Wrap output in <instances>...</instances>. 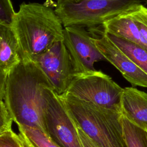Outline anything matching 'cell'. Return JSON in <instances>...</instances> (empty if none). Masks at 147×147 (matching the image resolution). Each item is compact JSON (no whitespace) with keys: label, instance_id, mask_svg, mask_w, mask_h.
Returning <instances> with one entry per match:
<instances>
[{"label":"cell","instance_id":"18","mask_svg":"<svg viewBox=\"0 0 147 147\" xmlns=\"http://www.w3.org/2000/svg\"><path fill=\"white\" fill-rule=\"evenodd\" d=\"M15 13L10 0H0V24L10 25Z\"/></svg>","mask_w":147,"mask_h":147},{"label":"cell","instance_id":"7","mask_svg":"<svg viewBox=\"0 0 147 147\" xmlns=\"http://www.w3.org/2000/svg\"><path fill=\"white\" fill-rule=\"evenodd\" d=\"M45 74L55 91L63 95L77 74L71 55L63 41L55 43L32 59Z\"/></svg>","mask_w":147,"mask_h":147},{"label":"cell","instance_id":"6","mask_svg":"<svg viewBox=\"0 0 147 147\" xmlns=\"http://www.w3.org/2000/svg\"><path fill=\"white\" fill-rule=\"evenodd\" d=\"M43 95L44 120L49 137L60 147H83L64 98L51 87L44 89Z\"/></svg>","mask_w":147,"mask_h":147},{"label":"cell","instance_id":"14","mask_svg":"<svg viewBox=\"0 0 147 147\" xmlns=\"http://www.w3.org/2000/svg\"><path fill=\"white\" fill-rule=\"evenodd\" d=\"M122 122L127 147H147V129L134 123L123 115Z\"/></svg>","mask_w":147,"mask_h":147},{"label":"cell","instance_id":"21","mask_svg":"<svg viewBox=\"0 0 147 147\" xmlns=\"http://www.w3.org/2000/svg\"><path fill=\"white\" fill-rule=\"evenodd\" d=\"M71 1H72V0H71Z\"/></svg>","mask_w":147,"mask_h":147},{"label":"cell","instance_id":"11","mask_svg":"<svg viewBox=\"0 0 147 147\" xmlns=\"http://www.w3.org/2000/svg\"><path fill=\"white\" fill-rule=\"evenodd\" d=\"M121 112L130 121L147 129V92L133 87L124 88Z\"/></svg>","mask_w":147,"mask_h":147},{"label":"cell","instance_id":"12","mask_svg":"<svg viewBox=\"0 0 147 147\" xmlns=\"http://www.w3.org/2000/svg\"><path fill=\"white\" fill-rule=\"evenodd\" d=\"M106 36L127 56L138 67L147 74V50L130 41L103 32Z\"/></svg>","mask_w":147,"mask_h":147},{"label":"cell","instance_id":"13","mask_svg":"<svg viewBox=\"0 0 147 147\" xmlns=\"http://www.w3.org/2000/svg\"><path fill=\"white\" fill-rule=\"evenodd\" d=\"M17 126L18 134L26 147H60L48 134L36 127L21 124Z\"/></svg>","mask_w":147,"mask_h":147},{"label":"cell","instance_id":"4","mask_svg":"<svg viewBox=\"0 0 147 147\" xmlns=\"http://www.w3.org/2000/svg\"><path fill=\"white\" fill-rule=\"evenodd\" d=\"M141 0H57L55 11L64 27L92 28L141 4Z\"/></svg>","mask_w":147,"mask_h":147},{"label":"cell","instance_id":"3","mask_svg":"<svg viewBox=\"0 0 147 147\" xmlns=\"http://www.w3.org/2000/svg\"><path fill=\"white\" fill-rule=\"evenodd\" d=\"M76 124L98 147H127L121 111L61 95Z\"/></svg>","mask_w":147,"mask_h":147},{"label":"cell","instance_id":"19","mask_svg":"<svg viewBox=\"0 0 147 147\" xmlns=\"http://www.w3.org/2000/svg\"><path fill=\"white\" fill-rule=\"evenodd\" d=\"M79 135L83 147H98V146L77 125Z\"/></svg>","mask_w":147,"mask_h":147},{"label":"cell","instance_id":"15","mask_svg":"<svg viewBox=\"0 0 147 147\" xmlns=\"http://www.w3.org/2000/svg\"><path fill=\"white\" fill-rule=\"evenodd\" d=\"M129 13L136 25L137 44L147 50V7L140 4L130 10Z\"/></svg>","mask_w":147,"mask_h":147},{"label":"cell","instance_id":"1","mask_svg":"<svg viewBox=\"0 0 147 147\" xmlns=\"http://www.w3.org/2000/svg\"><path fill=\"white\" fill-rule=\"evenodd\" d=\"M47 87H53L33 60L22 59L10 72L5 86L0 88V99L16 125L36 127L48 134L44 120L43 91Z\"/></svg>","mask_w":147,"mask_h":147},{"label":"cell","instance_id":"16","mask_svg":"<svg viewBox=\"0 0 147 147\" xmlns=\"http://www.w3.org/2000/svg\"><path fill=\"white\" fill-rule=\"evenodd\" d=\"M0 147H26L21 138L13 129L0 133Z\"/></svg>","mask_w":147,"mask_h":147},{"label":"cell","instance_id":"2","mask_svg":"<svg viewBox=\"0 0 147 147\" xmlns=\"http://www.w3.org/2000/svg\"><path fill=\"white\" fill-rule=\"evenodd\" d=\"M10 26L22 59L32 60L64 40V26L60 18L55 10L44 4L22 3Z\"/></svg>","mask_w":147,"mask_h":147},{"label":"cell","instance_id":"17","mask_svg":"<svg viewBox=\"0 0 147 147\" xmlns=\"http://www.w3.org/2000/svg\"><path fill=\"white\" fill-rule=\"evenodd\" d=\"M14 122L12 116L5 102L1 100L0 103V133L12 129Z\"/></svg>","mask_w":147,"mask_h":147},{"label":"cell","instance_id":"10","mask_svg":"<svg viewBox=\"0 0 147 147\" xmlns=\"http://www.w3.org/2000/svg\"><path fill=\"white\" fill-rule=\"evenodd\" d=\"M22 60L18 42L10 25L0 24V85Z\"/></svg>","mask_w":147,"mask_h":147},{"label":"cell","instance_id":"8","mask_svg":"<svg viewBox=\"0 0 147 147\" xmlns=\"http://www.w3.org/2000/svg\"><path fill=\"white\" fill-rule=\"evenodd\" d=\"M63 42L71 55L77 74L95 71V62L106 60L84 27H64Z\"/></svg>","mask_w":147,"mask_h":147},{"label":"cell","instance_id":"5","mask_svg":"<svg viewBox=\"0 0 147 147\" xmlns=\"http://www.w3.org/2000/svg\"><path fill=\"white\" fill-rule=\"evenodd\" d=\"M123 88L100 71L78 73L62 95L91 102L109 109L121 111Z\"/></svg>","mask_w":147,"mask_h":147},{"label":"cell","instance_id":"20","mask_svg":"<svg viewBox=\"0 0 147 147\" xmlns=\"http://www.w3.org/2000/svg\"><path fill=\"white\" fill-rule=\"evenodd\" d=\"M74 2H78V1H82V0H72Z\"/></svg>","mask_w":147,"mask_h":147},{"label":"cell","instance_id":"9","mask_svg":"<svg viewBox=\"0 0 147 147\" xmlns=\"http://www.w3.org/2000/svg\"><path fill=\"white\" fill-rule=\"evenodd\" d=\"M94 42L106 60L113 64L133 86L147 88V74L117 47L103 32Z\"/></svg>","mask_w":147,"mask_h":147}]
</instances>
